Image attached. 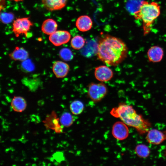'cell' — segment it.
<instances>
[{
    "instance_id": "1",
    "label": "cell",
    "mask_w": 166,
    "mask_h": 166,
    "mask_svg": "<svg viewBox=\"0 0 166 166\" xmlns=\"http://www.w3.org/2000/svg\"><path fill=\"white\" fill-rule=\"evenodd\" d=\"M128 53L126 44L118 38L106 35L99 40L97 56L99 60L108 66L118 65L127 57Z\"/></svg>"
},
{
    "instance_id": "2",
    "label": "cell",
    "mask_w": 166,
    "mask_h": 166,
    "mask_svg": "<svg viewBox=\"0 0 166 166\" xmlns=\"http://www.w3.org/2000/svg\"><path fill=\"white\" fill-rule=\"evenodd\" d=\"M110 113L114 117L120 118L127 125L135 128L140 135L148 132L151 126L149 121L138 114L130 105L121 104L117 107L113 108Z\"/></svg>"
},
{
    "instance_id": "3",
    "label": "cell",
    "mask_w": 166,
    "mask_h": 166,
    "mask_svg": "<svg viewBox=\"0 0 166 166\" xmlns=\"http://www.w3.org/2000/svg\"><path fill=\"white\" fill-rule=\"evenodd\" d=\"M160 12V7L157 3L143 1L139 9L133 15L135 19L142 21L144 35L150 32L154 21L159 16Z\"/></svg>"
},
{
    "instance_id": "4",
    "label": "cell",
    "mask_w": 166,
    "mask_h": 166,
    "mask_svg": "<svg viewBox=\"0 0 166 166\" xmlns=\"http://www.w3.org/2000/svg\"><path fill=\"white\" fill-rule=\"evenodd\" d=\"M107 91V87L104 83H91L89 86L88 95L92 101L97 102L105 96Z\"/></svg>"
},
{
    "instance_id": "5",
    "label": "cell",
    "mask_w": 166,
    "mask_h": 166,
    "mask_svg": "<svg viewBox=\"0 0 166 166\" xmlns=\"http://www.w3.org/2000/svg\"><path fill=\"white\" fill-rule=\"evenodd\" d=\"M33 25L29 18H18L13 22L12 31L17 37L21 34H24L27 37L28 32Z\"/></svg>"
},
{
    "instance_id": "6",
    "label": "cell",
    "mask_w": 166,
    "mask_h": 166,
    "mask_svg": "<svg viewBox=\"0 0 166 166\" xmlns=\"http://www.w3.org/2000/svg\"><path fill=\"white\" fill-rule=\"evenodd\" d=\"M71 38V35L66 30H56L49 35V40L54 45L58 46L68 42Z\"/></svg>"
},
{
    "instance_id": "7",
    "label": "cell",
    "mask_w": 166,
    "mask_h": 166,
    "mask_svg": "<svg viewBox=\"0 0 166 166\" xmlns=\"http://www.w3.org/2000/svg\"><path fill=\"white\" fill-rule=\"evenodd\" d=\"M127 125L123 121L116 122L113 125L112 134L114 138L119 140L126 139L129 135V130Z\"/></svg>"
},
{
    "instance_id": "8",
    "label": "cell",
    "mask_w": 166,
    "mask_h": 166,
    "mask_svg": "<svg viewBox=\"0 0 166 166\" xmlns=\"http://www.w3.org/2000/svg\"><path fill=\"white\" fill-rule=\"evenodd\" d=\"M146 139L150 144H159L166 140V130L161 131L155 129L149 130Z\"/></svg>"
},
{
    "instance_id": "9",
    "label": "cell",
    "mask_w": 166,
    "mask_h": 166,
    "mask_svg": "<svg viewBox=\"0 0 166 166\" xmlns=\"http://www.w3.org/2000/svg\"><path fill=\"white\" fill-rule=\"evenodd\" d=\"M113 75L112 70L107 66L101 65L95 68L94 75L99 81H108L112 78Z\"/></svg>"
},
{
    "instance_id": "10",
    "label": "cell",
    "mask_w": 166,
    "mask_h": 166,
    "mask_svg": "<svg viewBox=\"0 0 166 166\" xmlns=\"http://www.w3.org/2000/svg\"><path fill=\"white\" fill-rule=\"evenodd\" d=\"M164 51L161 47L154 45L148 49L147 56L148 61L152 63H158L161 61L164 56Z\"/></svg>"
},
{
    "instance_id": "11",
    "label": "cell",
    "mask_w": 166,
    "mask_h": 166,
    "mask_svg": "<svg viewBox=\"0 0 166 166\" xmlns=\"http://www.w3.org/2000/svg\"><path fill=\"white\" fill-rule=\"evenodd\" d=\"M69 69L68 64L61 61H57L54 62L52 66L53 71L58 78L65 77L68 74Z\"/></svg>"
},
{
    "instance_id": "12",
    "label": "cell",
    "mask_w": 166,
    "mask_h": 166,
    "mask_svg": "<svg viewBox=\"0 0 166 166\" xmlns=\"http://www.w3.org/2000/svg\"><path fill=\"white\" fill-rule=\"evenodd\" d=\"M67 0H42L45 8L50 11L60 10L66 6Z\"/></svg>"
},
{
    "instance_id": "13",
    "label": "cell",
    "mask_w": 166,
    "mask_h": 166,
    "mask_svg": "<svg viewBox=\"0 0 166 166\" xmlns=\"http://www.w3.org/2000/svg\"><path fill=\"white\" fill-rule=\"evenodd\" d=\"M93 25L91 18L86 15H82L78 18L76 22L78 29L81 32H86L90 30Z\"/></svg>"
},
{
    "instance_id": "14",
    "label": "cell",
    "mask_w": 166,
    "mask_h": 166,
    "mask_svg": "<svg viewBox=\"0 0 166 166\" xmlns=\"http://www.w3.org/2000/svg\"><path fill=\"white\" fill-rule=\"evenodd\" d=\"M9 56L13 60L23 61L27 59L29 53L23 48L17 46Z\"/></svg>"
},
{
    "instance_id": "15",
    "label": "cell",
    "mask_w": 166,
    "mask_h": 166,
    "mask_svg": "<svg viewBox=\"0 0 166 166\" xmlns=\"http://www.w3.org/2000/svg\"><path fill=\"white\" fill-rule=\"evenodd\" d=\"M57 22L54 20L48 18L43 22L41 30L45 34L50 35L57 30Z\"/></svg>"
},
{
    "instance_id": "16",
    "label": "cell",
    "mask_w": 166,
    "mask_h": 166,
    "mask_svg": "<svg viewBox=\"0 0 166 166\" xmlns=\"http://www.w3.org/2000/svg\"><path fill=\"white\" fill-rule=\"evenodd\" d=\"M11 105L16 112H22L26 108V103L25 99L21 97H14L11 101Z\"/></svg>"
},
{
    "instance_id": "17",
    "label": "cell",
    "mask_w": 166,
    "mask_h": 166,
    "mask_svg": "<svg viewBox=\"0 0 166 166\" xmlns=\"http://www.w3.org/2000/svg\"><path fill=\"white\" fill-rule=\"evenodd\" d=\"M143 1L141 0H129L126 5V8L132 15L139 9Z\"/></svg>"
},
{
    "instance_id": "18",
    "label": "cell",
    "mask_w": 166,
    "mask_h": 166,
    "mask_svg": "<svg viewBox=\"0 0 166 166\" xmlns=\"http://www.w3.org/2000/svg\"><path fill=\"white\" fill-rule=\"evenodd\" d=\"M85 43V41L84 38L81 36L78 35L72 38L70 45L73 49L79 50L83 47Z\"/></svg>"
},
{
    "instance_id": "19",
    "label": "cell",
    "mask_w": 166,
    "mask_h": 166,
    "mask_svg": "<svg viewBox=\"0 0 166 166\" xmlns=\"http://www.w3.org/2000/svg\"><path fill=\"white\" fill-rule=\"evenodd\" d=\"M84 108L83 103L79 100H75L70 105V109L72 113L74 115L80 114L83 112Z\"/></svg>"
},
{
    "instance_id": "20",
    "label": "cell",
    "mask_w": 166,
    "mask_h": 166,
    "mask_svg": "<svg viewBox=\"0 0 166 166\" xmlns=\"http://www.w3.org/2000/svg\"><path fill=\"white\" fill-rule=\"evenodd\" d=\"M135 152L138 156L143 158L148 157L150 153L148 147L143 144L137 145L135 148Z\"/></svg>"
},
{
    "instance_id": "21",
    "label": "cell",
    "mask_w": 166,
    "mask_h": 166,
    "mask_svg": "<svg viewBox=\"0 0 166 166\" xmlns=\"http://www.w3.org/2000/svg\"><path fill=\"white\" fill-rule=\"evenodd\" d=\"M61 124L65 127H68L71 126L74 121V118L71 114L68 112L64 113L60 118Z\"/></svg>"
},
{
    "instance_id": "22",
    "label": "cell",
    "mask_w": 166,
    "mask_h": 166,
    "mask_svg": "<svg viewBox=\"0 0 166 166\" xmlns=\"http://www.w3.org/2000/svg\"><path fill=\"white\" fill-rule=\"evenodd\" d=\"M59 56L63 61H69L73 59V55L70 49L67 48H64L60 51Z\"/></svg>"
},
{
    "instance_id": "23",
    "label": "cell",
    "mask_w": 166,
    "mask_h": 166,
    "mask_svg": "<svg viewBox=\"0 0 166 166\" xmlns=\"http://www.w3.org/2000/svg\"><path fill=\"white\" fill-rule=\"evenodd\" d=\"M26 60L23 61L24 63H23L22 65L24 67L23 68L29 71H31L32 69V64L30 62L27 63Z\"/></svg>"
},
{
    "instance_id": "24",
    "label": "cell",
    "mask_w": 166,
    "mask_h": 166,
    "mask_svg": "<svg viewBox=\"0 0 166 166\" xmlns=\"http://www.w3.org/2000/svg\"><path fill=\"white\" fill-rule=\"evenodd\" d=\"M13 0L16 2H18L19 1H22L23 0Z\"/></svg>"
},
{
    "instance_id": "25",
    "label": "cell",
    "mask_w": 166,
    "mask_h": 166,
    "mask_svg": "<svg viewBox=\"0 0 166 166\" xmlns=\"http://www.w3.org/2000/svg\"><path fill=\"white\" fill-rule=\"evenodd\" d=\"M164 155H165V156L166 157V150H165V151Z\"/></svg>"
}]
</instances>
